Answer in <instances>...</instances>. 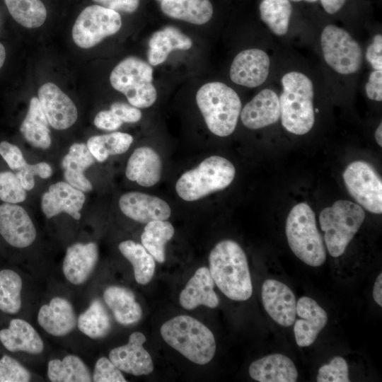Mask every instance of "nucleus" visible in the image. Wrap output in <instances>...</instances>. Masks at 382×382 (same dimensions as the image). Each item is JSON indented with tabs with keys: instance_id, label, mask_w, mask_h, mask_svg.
Listing matches in <instances>:
<instances>
[{
	"instance_id": "obj_27",
	"label": "nucleus",
	"mask_w": 382,
	"mask_h": 382,
	"mask_svg": "<svg viewBox=\"0 0 382 382\" xmlns=\"http://www.w3.org/2000/svg\"><path fill=\"white\" fill-rule=\"evenodd\" d=\"M0 341L11 352L37 354L44 349L43 342L35 328L20 318L11 320L8 328L0 330Z\"/></svg>"
},
{
	"instance_id": "obj_50",
	"label": "nucleus",
	"mask_w": 382,
	"mask_h": 382,
	"mask_svg": "<svg viewBox=\"0 0 382 382\" xmlns=\"http://www.w3.org/2000/svg\"><path fill=\"white\" fill-rule=\"evenodd\" d=\"M100 6L115 11H124L127 13L134 12L139 5V0H93Z\"/></svg>"
},
{
	"instance_id": "obj_26",
	"label": "nucleus",
	"mask_w": 382,
	"mask_h": 382,
	"mask_svg": "<svg viewBox=\"0 0 382 382\" xmlns=\"http://www.w3.org/2000/svg\"><path fill=\"white\" fill-rule=\"evenodd\" d=\"M95 160L86 144H71L62 160L65 181L83 192L91 191L93 185L85 176L84 172L94 164Z\"/></svg>"
},
{
	"instance_id": "obj_34",
	"label": "nucleus",
	"mask_w": 382,
	"mask_h": 382,
	"mask_svg": "<svg viewBox=\"0 0 382 382\" xmlns=\"http://www.w3.org/2000/svg\"><path fill=\"white\" fill-rule=\"evenodd\" d=\"M47 376L52 382H89L92 377L86 365L76 355L50 360Z\"/></svg>"
},
{
	"instance_id": "obj_33",
	"label": "nucleus",
	"mask_w": 382,
	"mask_h": 382,
	"mask_svg": "<svg viewBox=\"0 0 382 382\" xmlns=\"http://www.w3.org/2000/svg\"><path fill=\"white\" fill-rule=\"evenodd\" d=\"M175 229L166 220L152 221L146 224L141 235V245L159 263L166 259L165 247L173 238Z\"/></svg>"
},
{
	"instance_id": "obj_17",
	"label": "nucleus",
	"mask_w": 382,
	"mask_h": 382,
	"mask_svg": "<svg viewBox=\"0 0 382 382\" xmlns=\"http://www.w3.org/2000/svg\"><path fill=\"white\" fill-rule=\"evenodd\" d=\"M146 337L140 332L132 333L128 342L112 349L109 359L121 371L134 376L147 375L154 370L150 354L144 348Z\"/></svg>"
},
{
	"instance_id": "obj_5",
	"label": "nucleus",
	"mask_w": 382,
	"mask_h": 382,
	"mask_svg": "<svg viewBox=\"0 0 382 382\" xmlns=\"http://www.w3.org/2000/svg\"><path fill=\"white\" fill-rule=\"evenodd\" d=\"M286 235L294 255L311 267H319L326 260L324 240L316 226V214L305 202L295 205L286 221Z\"/></svg>"
},
{
	"instance_id": "obj_56",
	"label": "nucleus",
	"mask_w": 382,
	"mask_h": 382,
	"mask_svg": "<svg viewBox=\"0 0 382 382\" xmlns=\"http://www.w3.org/2000/svg\"><path fill=\"white\" fill-rule=\"evenodd\" d=\"M158 1H161L162 0H158Z\"/></svg>"
},
{
	"instance_id": "obj_19",
	"label": "nucleus",
	"mask_w": 382,
	"mask_h": 382,
	"mask_svg": "<svg viewBox=\"0 0 382 382\" xmlns=\"http://www.w3.org/2000/svg\"><path fill=\"white\" fill-rule=\"evenodd\" d=\"M296 313L299 317L294 323L296 342L301 347L311 345L326 325V311L313 299L302 296L296 302Z\"/></svg>"
},
{
	"instance_id": "obj_39",
	"label": "nucleus",
	"mask_w": 382,
	"mask_h": 382,
	"mask_svg": "<svg viewBox=\"0 0 382 382\" xmlns=\"http://www.w3.org/2000/svg\"><path fill=\"white\" fill-rule=\"evenodd\" d=\"M22 279L11 270L0 271V310L14 314L21 308Z\"/></svg>"
},
{
	"instance_id": "obj_7",
	"label": "nucleus",
	"mask_w": 382,
	"mask_h": 382,
	"mask_svg": "<svg viewBox=\"0 0 382 382\" xmlns=\"http://www.w3.org/2000/svg\"><path fill=\"white\" fill-rule=\"evenodd\" d=\"M364 219L362 207L348 200H337L321 211L319 223L331 256L337 257L345 253Z\"/></svg>"
},
{
	"instance_id": "obj_3",
	"label": "nucleus",
	"mask_w": 382,
	"mask_h": 382,
	"mask_svg": "<svg viewBox=\"0 0 382 382\" xmlns=\"http://www.w3.org/2000/svg\"><path fill=\"white\" fill-rule=\"evenodd\" d=\"M282 84L279 98L282 125L292 134H305L315 122L313 83L303 73L291 71L282 76Z\"/></svg>"
},
{
	"instance_id": "obj_42",
	"label": "nucleus",
	"mask_w": 382,
	"mask_h": 382,
	"mask_svg": "<svg viewBox=\"0 0 382 382\" xmlns=\"http://www.w3.org/2000/svg\"><path fill=\"white\" fill-rule=\"evenodd\" d=\"M30 372L17 360L8 355L0 359V382H28Z\"/></svg>"
},
{
	"instance_id": "obj_4",
	"label": "nucleus",
	"mask_w": 382,
	"mask_h": 382,
	"mask_svg": "<svg viewBox=\"0 0 382 382\" xmlns=\"http://www.w3.org/2000/svg\"><path fill=\"white\" fill-rule=\"evenodd\" d=\"M196 102L207 128L214 134L226 137L237 125L241 102L237 93L221 82H210L199 88Z\"/></svg>"
},
{
	"instance_id": "obj_12",
	"label": "nucleus",
	"mask_w": 382,
	"mask_h": 382,
	"mask_svg": "<svg viewBox=\"0 0 382 382\" xmlns=\"http://www.w3.org/2000/svg\"><path fill=\"white\" fill-rule=\"evenodd\" d=\"M38 100L50 125L54 129H68L76 121L78 112L75 104L54 83L43 84L38 90Z\"/></svg>"
},
{
	"instance_id": "obj_40",
	"label": "nucleus",
	"mask_w": 382,
	"mask_h": 382,
	"mask_svg": "<svg viewBox=\"0 0 382 382\" xmlns=\"http://www.w3.org/2000/svg\"><path fill=\"white\" fill-rule=\"evenodd\" d=\"M26 190L23 187L16 173L0 172V199L4 202L17 204L26 199Z\"/></svg>"
},
{
	"instance_id": "obj_46",
	"label": "nucleus",
	"mask_w": 382,
	"mask_h": 382,
	"mask_svg": "<svg viewBox=\"0 0 382 382\" xmlns=\"http://www.w3.org/2000/svg\"><path fill=\"white\" fill-rule=\"evenodd\" d=\"M110 110L115 113L122 122L126 123L137 122L141 120L142 115L138 108L122 102L112 103Z\"/></svg>"
},
{
	"instance_id": "obj_15",
	"label": "nucleus",
	"mask_w": 382,
	"mask_h": 382,
	"mask_svg": "<svg viewBox=\"0 0 382 382\" xmlns=\"http://www.w3.org/2000/svg\"><path fill=\"white\" fill-rule=\"evenodd\" d=\"M270 66L267 54L257 48L239 52L233 59L230 68V78L236 84L255 88L267 79Z\"/></svg>"
},
{
	"instance_id": "obj_2",
	"label": "nucleus",
	"mask_w": 382,
	"mask_h": 382,
	"mask_svg": "<svg viewBox=\"0 0 382 382\" xmlns=\"http://www.w3.org/2000/svg\"><path fill=\"white\" fill-rule=\"evenodd\" d=\"M160 332L168 345L197 364H206L214 356L216 342L212 332L192 316H175L164 323Z\"/></svg>"
},
{
	"instance_id": "obj_52",
	"label": "nucleus",
	"mask_w": 382,
	"mask_h": 382,
	"mask_svg": "<svg viewBox=\"0 0 382 382\" xmlns=\"http://www.w3.org/2000/svg\"><path fill=\"white\" fill-rule=\"evenodd\" d=\"M373 298L378 306H382V273L379 274L374 283Z\"/></svg>"
},
{
	"instance_id": "obj_24",
	"label": "nucleus",
	"mask_w": 382,
	"mask_h": 382,
	"mask_svg": "<svg viewBox=\"0 0 382 382\" xmlns=\"http://www.w3.org/2000/svg\"><path fill=\"white\" fill-rule=\"evenodd\" d=\"M162 163L151 148L141 146L131 154L126 167V177L143 187H151L161 179Z\"/></svg>"
},
{
	"instance_id": "obj_54",
	"label": "nucleus",
	"mask_w": 382,
	"mask_h": 382,
	"mask_svg": "<svg viewBox=\"0 0 382 382\" xmlns=\"http://www.w3.org/2000/svg\"><path fill=\"white\" fill-rule=\"evenodd\" d=\"M6 59V50L4 45L0 42V69L2 67Z\"/></svg>"
},
{
	"instance_id": "obj_20",
	"label": "nucleus",
	"mask_w": 382,
	"mask_h": 382,
	"mask_svg": "<svg viewBox=\"0 0 382 382\" xmlns=\"http://www.w3.org/2000/svg\"><path fill=\"white\" fill-rule=\"evenodd\" d=\"M240 115L243 125L251 129L273 125L280 118L279 97L272 89H263L243 107Z\"/></svg>"
},
{
	"instance_id": "obj_38",
	"label": "nucleus",
	"mask_w": 382,
	"mask_h": 382,
	"mask_svg": "<svg viewBox=\"0 0 382 382\" xmlns=\"http://www.w3.org/2000/svg\"><path fill=\"white\" fill-rule=\"evenodd\" d=\"M13 18L23 27L41 26L47 17V10L40 0H4Z\"/></svg>"
},
{
	"instance_id": "obj_37",
	"label": "nucleus",
	"mask_w": 382,
	"mask_h": 382,
	"mask_svg": "<svg viewBox=\"0 0 382 382\" xmlns=\"http://www.w3.org/2000/svg\"><path fill=\"white\" fill-rule=\"evenodd\" d=\"M262 21L277 35H284L289 29L292 6L289 0H262L260 4Z\"/></svg>"
},
{
	"instance_id": "obj_13",
	"label": "nucleus",
	"mask_w": 382,
	"mask_h": 382,
	"mask_svg": "<svg viewBox=\"0 0 382 382\" xmlns=\"http://www.w3.org/2000/svg\"><path fill=\"white\" fill-rule=\"evenodd\" d=\"M0 234L11 246L26 248L36 238V229L27 212L16 204H0Z\"/></svg>"
},
{
	"instance_id": "obj_55",
	"label": "nucleus",
	"mask_w": 382,
	"mask_h": 382,
	"mask_svg": "<svg viewBox=\"0 0 382 382\" xmlns=\"http://www.w3.org/2000/svg\"><path fill=\"white\" fill-rule=\"evenodd\" d=\"M289 1H295V2L305 1H307V2H311H311H316L318 0H289Z\"/></svg>"
},
{
	"instance_id": "obj_1",
	"label": "nucleus",
	"mask_w": 382,
	"mask_h": 382,
	"mask_svg": "<svg viewBox=\"0 0 382 382\" xmlns=\"http://www.w3.org/2000/svg\"><path fill=\"white\" fill-rule=\"evenodd\" d=\"M209 264L214 284L226 297L238 301L250 298L253 284L248 259L237 242H219L209 253Z\"/></svg>"
},
{
	"instance_id": "obj_31",
	"label": "nucleus",
	"mask_w": 382,
	"mask_h": 382,
	"mask_svg": "<svg viewBox=\"0 0 382 382\" xmlns=\"http://www.w3.org/2000/svg\"><path fill=\"white\" fill-rule=\"evenodd\" d=\"M161 8L170 18L197 25L207 23L213 15L209 0H162Z\"/></svg>"
},
{
	"instance_id": "obj_11",
	"label": "nucleus",
	"mask_w": 382,
	"mask_h": 382,
	"mask_svg": "<svg viewBox=\"0 0 382 382\" xmlns=\"http://www.w3.org/2000/svg\"><path fill=\"white\" fill-rule=\"evenodd\" d=\"M345 187L363 208L374 214L382 212V180L374 167L364 161L350 163L343 173Z\"/></svg>"
},
{
	"instance_id": "obj_6",
	"label": "nucleus",
	"mask_w": 382,
	"mask_h": 382,
	"mask_svg": "<svg viewBox=\"0 0 382 382\" xmlns=\"http://www.w3.org/2000/svg\"><path fill=\"white\" fill-rule=\"evenodd\" d=\"M235 175L236 169L231 161L222 156H212L184 173L175 184V191L185 201H196L227 187Z\"/></svg>"
},
{
	"instance_id": "obj_36",
	"label": "nucleus",
	"mask_w": 382,
	"mask_h": 382,
	"mask_svg": "<svg viewBox=\"0 0 382 382\" xmlns=\"http://www.w3.org/2000/svg\"><path fill=\"white\" fill-rule=\"evenodd\" d=\"M79 330L92 339L102 338L110 332L112 326L110 315L99 299L93 300L88 308L77 320Z\"/></svg>"
},
{
	"instance_id": "obj_18",
	"label": "nucleus",
	"mask_w": 382,
	"mask_h": 382,
	"mask_svg": "<svg viewBox=\"0 0 382 382\" xmlns=\"http://www.w3.org/2000/svg\"><path fill=\"white\" fill-rule=\"evenodd\" d=\"M119 207L126 216L142 224L167 220L171 214L170 207L166 201L136 191L123 194L119 199Z\"/></svg>"
},
{
	"instance_id": "obj_47",
	"label": "nucleus",
	"mask_w": 382,
	"mask_h": 382,
	"mask_svg": "<svg viewBox=\"0 0 382 382\" xmlns=\"http://www.w3.org/2000/svg\"><path fill=\"white\" fill-rule=\"evenodd\" d=\"M93 123L100 129L114 131L120 128L122 121L111 110L100 111L95 117Z\"/></svg>"
},
{
	"instance_id": "obj_45",
	"label": "nucleus",
	"mask_w": 382,
	"mask_h": 382,
	"mask_svg": "<svg viewBox=\"0 0 382 382\" xmlns=\"http://www.w3.org/2000/svg\"><path fill=\"white\" fill-rule=\"evenodd\" d=\"M0 155L8 167L16 171L21 169L27 163L21 149L16 145L6 141L0 143Z\"/></svg>"
},
{
	"instance_id": "obj_8",
	"label": "nucleus",
	"mask_w": 382,
	"mask_h": 382,
	"mask_svg": "<svg viewBox=\"0 0 382 382\" xmlns=\"http://www.w3.org/2000/svg\"><path fill=\"white\" fill-rule=\"evenodd\" d=\"M110 81L136 108H149L156 100L157 92L152 83L153 69L139 58L129 57L122 60L112 69Z\"/></svg>"
},
{
	"instance_id": "obj_25",
	"label": "nucleus",
	"mask_w": 382,
	"mask_h": 382,
	"mask_svg": "<svg viewBox=\"0 0 382 382\" xmlns=\"http://www.w3.org/2000/svg\"><path fill=\"white\" fill-rule=\"evenodd\" d=\"M248 372L259 382H295L298 378L293 361L282 354L267 355L252 362Z\"/></svg>"
},
{
	"instance_id": "obj_53",
	"label": "nucleus",
	"mask_w": 382,
	"mask_h": 382,
	"mask_svg": "<svg viewBox=\"0 0 382 382\" xmlns=\"http://www.w3.org/2000/svg\"><path fill=\"white\" fill-rule=\"evenodd\" d=\"M375 139L376 140L377 144L382 146V124L380 123L378 127H377L376 132H375Z\"/></svg>"
},
{
	"instance_id": "obj_28",
	"label": "nucleus",
	"mask_w": 382,
	"mask_h": 382,
	"mask_svg": "<svg viewBox=\"0 0 382 382\" xmlns=\"http://www.w3.org/2000/svg\"><path fill=\"white\" fill-rule=\"evenodd\" d=\"M192 46V40L173 26H166L151 35L147 53L149 63L157 66L163 63L174 50H187Z\"/></svg>"
},
{
	"instance_id": "obj_23",
	"label": "nucleus",
	"mask_w": 382,
	"mask_h": 382,
	"mask_svg": "<svg viewBox=\"0 0 382 382\" xmlns=\"http://www.w3.org/2000/svg\"><path fill=\"white\" fill-rule=\"evenodd\" d=\"M37 321L47 332L54 336L69 334L77 323L73 306L62 297H54L49 304L43 305L39 310Z\"/></svg>"
},
{
	"instance_id": "obj_10",
	"label": "nucleus",
	"mask_w": 382,
	"mask_h": 382,
	"mask_svg": "<svg viewBox=\"0 0 382 382\" xmlns=\"http://www.w3.org/2000/svg\"><path fill=\"white\" fill-rule=\"evenodd\" d=\"M121 26V16L117 11L92 5L86 7L77 17L72 28V37L76 45L88 49L117 33Z\"/></svg>"
},
{
	"instance_id": "obj_43",
	"label": "nucleus",
	"mask_w": 382,
	"mask_h": 382,
	"mask_svg": "<svg viewBox=\"0 0 382 382\" xmlns=\"http://www.w3.org/2000/svg\"><path fill=\"white\" fill-rule=\"evenodd\" d=\"M23 187L27 190H31L35 186V176L47 179L52 175L51 166L46 162H39L35 164L28 163L16 173Z\"/></svg>"
},
{
	"instance_id": "obj_21",
	"label": "nucleus",
	"mask_w": 382,
	"mask_h": 382,
	"mask_svg": "<svg viewBox=\"0 0 382 382\" xmlns=\"http://www.w3.org/2000/svg\"><path fill=\"white\" fill-rule=\"evenodd\" d=\"M98 260L96 243H77L69 246L63 261V273L74 284L84 283L93 272Z\"/></svg>"
},
{
	"instance_id": "obj_41",
	"label": "nucleus",
	"mask_w": 382,
	"mask_h": 382,
	"mask_svg": "<svg viewBox=\"0 0 382 382\" xmlns=\"http://www.w3.org/2000/svg\"><path fill=\"white\" fill-rule=\"evenodd\" d=\"M318 382H349V368L346 360L340 356L333 357L328 364L320 366Z\"/></svg>"
},
{
	"instance_id": "obj_51",
	"label": "nucleus",
	"mask_w": 382,
	"mask_h": 382,
	"mask_svg": "<svg viewBox=\"0 0 382 382\" xmlns=\"http://www.w3.org/2000/svg\"><path fill=\"white\" fill-rule=\"evenodd\" d=\"M346 0H320L325 11L330 14L337 13L345 4Z\"/></svg>"
},
{
	"instance_id": "obj_14",
	"label": "nucleus",
	"mask_w": 382,
	"mask_h": 382,
	"mask_svg": "<svg viewBox=\"0 0 382 382\" xmlns=\"http://www.w3.org/2000/svg\"><path fill=\"white\" fill-rule=\"evenodd\" d=\"M262 301L267 314L279 325L289 327L296 320V297L285 284L266 279L262 286Z\"/></svg>"
},
{
	"instance_id": "obj_35",
	"label": "nucleus",
	"mask_w": 382,
	"mask_h": 382,
	"mask_svg": "<svg viewBox=\"0 0 382 382\" xmlns=\"http://www.w3.org/2000/svg\"><path fill=\"white\" fill-rule=\"evenodd\" d=\"M133 137L127 133L115 132L90 137L86 145L99 162H104L110 156L125 153L130 147Z\"/></svg>"
},
{
	"instance_id": "obj_49",
	"label": "nucleus",
	"mask_w": 382,
	"mask_h": 382,
	"mask_svg": "<svg viewBox=\"0 0 382 382\" xmlns=\"http://www.w3.org/2000/svg\"><path fill=\"white\" fill-rule=\"evenodd\" d=\"M365 91L369 99L382 100V70H375L370 74Z\"/></svg>"
},
{
	"instance_id": "obj_22",
	"label": "nucleus",
	"mask_w": 382,
	"mask_h": 382,
	"mask_svg": "<svg viewBox=\"0 0 382 382\" xmlns=\"http://www.w3.org/2000/svg\"><path fill=\"white\" fill-rule=\"evenodd\" d=\"M214 286V282L209 270L206 267H199L180 292V304L187 310L195 309L200 305L211 308H216L219 299Z\"/></svg>"
},
{
	"instance_id": "obj_30",
	"label": "nucleus",
	"mask_w": 382,
	"mask_h": 382,
	"mask_svg": "<svg viewBox=\"0 0 382 382\" xmlns=\"http://www.w3.org/2000/svg\"><path fill=\"white\" fill-rule=\"evenodd\" d=\"M49 125L38 98L33 97L30 100L28 112L20 127L22 135L33 147L47 149L52 143Z\"/></svg>"
},
{
	"instance_id": "obj_9",
	"label": "nucleus",
	"mask_w": 382,
	"mask_h": 382,
	"mask_svg": "<svg viewBox=\"0 0 382 382\" xmlns=\"http://www.w3.org/2000/svg\"><path fill=\"white\" fill-rule=\"evenodd\" d=\"M320 42L325 61L336 72L346 75L359 69L361 48L347 30L328 25L322 31Z\"/></svg>"
},
{
	"instance_id": "obj_29",
	"label": "nucleus",
	"mask_w": 382,
	"mask_h": 382,
	"mask_svg": "<svg viewBox=\"0 0 382 382\" xmlns=\"http://www.w3.org/2000/svg\"><path fill=\"white\" fill-rule=\"evenodd\" d=\"M103 299L120 324L129 325L141 320V308L129 289L120 286H108L104 291Z\"/></svg>"
},
{
	"instance_id": "obj_48",
	"label": "nucleus",
	"mask_w": 382,
	"mask_h": 382,
	"mask_svg": "<svg viewBox=\"0 0 382 382\" xmlns=\"http://www.w3.org/2000/svg\"><path fill=\"white\" fill-rule=\"evenodd\" d=\"M366 59L374 70H382V36H374L373 42L368 47Z\"/></svg>"
},
{
	"instance_id": "obj_16",
	"label": "nucleus",
	"mask_w": 382,
	"mask_h": 382,
	"mask_svg": "<svg viewBox=\"0 0 382 382\" xmlns=\"http://www.w3.org/2000/svg\"><path fill=\"white\" fill-rule=\"evenodd\" d=\"M86 200L83 191L66 181H59L50 186L41 197V209L45 216L50 219L64 212L75 220L81 218L80 211Z\"/></svg>"
},
{
	"instance_id": "obj_44",
	"label": "nucleus",
	"mask_w": 382,
	"mask_h": 382,
	"mask_svg": "<svg viewBox=\"0 0 382 382\" xmlns=\"http://www.w3.org/2000/svg\"><path fill=\"white\" fill-rule=\"evenodd\" d=\"M95 382H126L127 380L110 359L100 357L96 363L93 376Z\"/></svg>"
},
{
	"instance_id": "obj_32",
	"label": "nucleus",
	"mask_w": 382,
	"mask_h": 382,
	"mask_svg": "<svg viewBox=\"0 0 382 382\" xmlns=\"http://www.w3.org/2000/svg\"><path fill=\"white\" fill-rule=\"evenodd\" d=\"M118 248L122 255L132 265L136 282L140 284H148L156 268L153 256L141 244L131 240L121 242Z\"/></svg>"
}]
</instances>
